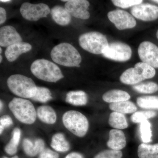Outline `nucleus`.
Returning a JSON list of instances; mask_svg holds the SVG:
<instances>
[{
    "instance_id": "1",
    "label": "nucleus",
    "mask_w": 158,
    "mask_h": 158,
    "mask_svg": "<svg viewBox=\"0 0 158 158\" xmlns=\"http://www.w3.org/2000/svg\"><path fill=\"white\" fill-rule=\"evenodd\" d=\"M53 61L66 67L79 66L82 58L78 51L72 44L62 43L54 47L51 52Z\"/></svg>"
},
{
    "instance_id": "2",
    "label": "nucleus",
    "mask_w": 158,
    "mask_h": 158,
    "mask_svg": "<svg viewBox=\"0 0 158 158\" xmlns=\"http://www.w3.org/2000/svg\"><path fill=\"white\" fill-rule=\"evenodd\" d=\"M31 70L36 77L45 81L55 83L64 77L58 65L45 59L34 61L31 64Z\"/></svg>"
},
{
    "instance_id": "3",
    "label": "nucleus",
    "mask_w": 158,
    "mask_h": 158,
    "mask_svg": "<svg viewBox=\"0 0 158 158\" xmlns=\"http://www.w3.org/2000/svg\"><path fill=\"white\" fill-rule=\"evenodd\" d=\"M7 85L12 93L23 98H32L37 92V87L33 80L22 75L11 76Z\"/></svg>"
},
{
    "instance_id": "4",
    "label": "nucleus",
    "mask_w": 158,
    "mask_h": 158,
    "mask_svg": "<svg viewBox=\"0 0 158 158\" xmlns=\"http://www.w3.org/2000/svg\"><path fill=\"white\" fill-rule=\"evenodd\" d=\"M9 107L15 117L21 122L31 124L36 120L37 112L30 101L15 98L10 102Z\"/></svg>"
},
{
    "instance_id": "5",
    "label": "nucleus",
    "mask_w": 158,
    "mask_h": 158,
    "mask_svg": "<svg viewBox=\"0 0 158 158\" xmlns=\"http://www.w3.org/2000/svg\"><path fill=\"white\" fill-rule=\"evenodd\" d=\"M156 72L153 67L143 62H139L134 68L128 69L120 77L122 83L127 85L138 84L145 79L152 78Z\"/></svg>"
},
{
    "instance_id": "6",
    "label": "nucleus",
    "mask_w": 158,
    "mask_h": 158,
    "mask_svg": "<svg viewBox=\"0 0 158 158\" xmlns=\"http://www.w3.org/2000/svg\"><path fill=\"white\" fill-rule=\"evenodd\" d=\"M79 43L82 48L95 55L103 54L109 44L106 36L98 32L82 34L79 37Z\"/></svg>"
},
{
    "instance_id": "7",
    "label": "nucleus",
    "mask_w": 158,
    "mask_h": 158,
    "mask_svg": "<svg viewBox=\"0 0 158 158\" xmlns=\"http://www.w3.org/2000/svg\"><path fill=\"white\" fill-rule=\"evenodd\" d=\"M62 122L66 128L76 136L83 137L87 134L89 123L85 115L74 110L67 111L62 117Z\"/></svg>"
},
{
    "instance_id": "8",
    "label": "nucleus",
    "mask_w": 158,
    "mask_h": 158,
    "mask_svg": "<svg viewBox=\"0 0 158 158\" xmlns=\"http://www.w3.org/2000/svg\"><path fill=\"white\" fill-rule=\"evenodd\" d=\"M20 12L25 19L36 21L42 18L46 17L51 13V10L49 6L44 3L33 4L25 2L21 6Z\"/></svg>"
},
{
    "instance_id": "9",
    "label": "nucleus",
    "mask_w": 158,
    "mask_h": 158,
    "mask_svg": "<svg viewBox=\"0 0 158 158\" xmlns=\"http://www.w3.org/2000/svg\"><path fill=\"white\" fill-rule=\"evenodd\" d=\"M103 56L108 59L118 62H125L132 56L131 47L123 43L114 42L109 44Z\"/></svg>"
},
{
    "instance_id": "10",
    "label": "nucleus",
    "mask_w": 158,
    "mask_h": 158,
    "mask_svg": "<svg viewBox=\"0 0 158 158\" xmlns=\"http://www.w3.org/2000/svg\"><path fill=\"white\" fill-rule=\"evenodd\" d=\"M108 17L111 22L119 30L133 28L136 25V21L131 15L121 9L110 11Z\"/></svg>"
},
{
    "instance_id": "11",
    "label": "nucleus",
    "mask_w": 158,
    "mask_h": 158,
    "mask_svg": "<svg viewBox=\"0 0 158 158\" xmlns=\"http://www.w3.org/2000/svg\"><path fill=\"white\" fill-rule=\"evenodd\" d=\"M138 53L142 62L154 68H158V47L154 44L148 41L141 43Z\"/></svg>"
},
{
    "instance_id": "12",
    "label": "nucleus",
    "mask_w": 158,
    "mask_h": 158,
    "mask_svg": "<svg viewBox=\"0 0 158 158\" xmlns=\"http://www.w3.org/2000/svg\"><path fill=\"white\" fill-rule=\"evenodd\" d=\"M131 12L136 18L144 21H151L158 18V6L148 3L133 6Z\"/></svg>"
},
{
    "instance_id": "13",
    "label": "nucleus",
    "mask_w": 158,
    "mask_h": 158,
    "mask_svg": "<svg viewBox=\"0 0 158 158\" xmlns=\"http://www.w3.org/2000/svg\"><path fill=\"white\" fill-rule=\"evenodd\" d=\"M65 8L71 16L82 19H87L90 16L88 11L90 6L89 2L86 0L66 1Z\"/></svg>"
},
{
    "instance_id": "14",
    "label": "nucleus",
    "mask_w": 158,
    "mask_h": 158,
    "mask_svg": "<svg viewBox=\"0 0 158 158\" xmlns=\"http://www.w3.org/2000/svg\"><path fill=\"white\" fill-rule=\"evenodd\" d=\"M23 40L20 34L14 27L6 26L0 29V45L8 47L17 43L22 42Z\"/></svg>"
},
{
    "instance_id": "15",
    "label": "nucleus",
    "mask_w": 158,
    "mask_h": 158,
    "mask_svg": "<svg viewBox=\"0 0 158 158\" xmlns=\"http://www.w3.org/2000/svg\"><path fill=\"white\" fill-rule=\"evenodd\" d=\"M32 48L31 44L28 43L23 41L17 43L6 48L5 56L9 62H14L21 55L31 51Z\"/></svg>"
},
{
    "instance_id": "16",
    "label": "nucleus",
    "mask_w": 158,
    "mask_h": 158,
    "mask_svg": "<svg viewBox=\"0 0 158 158\" xmlns=\"http://www.w3.org/2000/svg\"><path fill=\"white\" fill-rule=\"evenodd\" d=\"M126 138L124 133L118 129H112L109 133L108 147L115 150L120 151L126 145Z\"/></svg>"
},
{
    "instance_id": "17",
    "label": "nucleus",
    "mask_w": 158,
    "mask_h": 158,
    "mask_svg": "<svg viewBox=\"0 0 158 158\" xmlns=\"http://www.w3.org/2000/svg\"><path fill=\"white\" fill-rule=\"evenodd\" d=\"M50 13L53 19L59 25L66 26L70 22L71 15L66 9L62 6H54L51 9Z\"/></svg>"
},
{
    "instance_id": "18",
    "label": "nucleus",
    "mask_w": 158,
    "mask_h": 158,
    "mask_svg": "<svg viewBox=\"0 0 158 158\" xmlns=\"http://www.w3.org/2000/svg\"><path fill=\"white\" fill-rule=\"evenodd\" d=\"M23 146L26 154L33 157L40 153L44 149V143L42 139H38L33 144L31 140L26 138L23 141Z\"/></svg>"
},
{
    "instance_id": "19",
    "label": "nucleus",
    "mask_w": 158,
    "mask_h": 158,
    "mask_svg": "<svg viewBox=\"0 0 158 158\" xmlns=\"http://www.w3.org/2000/svg\"><path fill=\"white\" fill-rule=\"evenodd\" d=\"M131 98L127 92L120 90H113L108 91L103 95L102 99L106 102L117 103L126 101Z\"/></svg>"
},
{
    "instance_id": "20",
    "label": "nucleus",
    "mask_w": 158,
    "mask_h": 158,
    "mask_svg": "<svg viewBox=\"0 0 158 158\" xmlns=\"http://www.w3.org/2000/svg\"><path fill=\"white\" fill-rule=\"evenodd\" d=\"M37 115L43 122L49 124H52L56 120V115L53 109L49 106H43L37 109Z\"/></svg>"
},
{
    "instance_id": "21",
    "label": "nucleus",
    "mask_w": 158,
    "mask_h": 158,
    "mask_svg": "<svg viewBox=\"0 0 158 158\" xmlns=\"http://www.w3.org/2000/svg\"><path fill=\"white\" fill-rule=\"evenodd\" d=\"M65 101L74 106H85L88 102V96L82 90L71 91L66 94Z\"/></svg>"
},
{
    "instance_id": "22",
    "label": "nucleus",
    "mask_w": 158,
    "mask_h": 158,
    "mask_svg": "<svg viewBox=\"0 0 158 158\" xmlns=\"http://www.w3.org/2000/svg\"><path fill=\"white\" fill-rule=\"evenodd\" d=\"M138 154L139 158H158V143L141 144L138 146Z\"/></svg>"
},
{
    "instance_id": "23",
    "label": "nucleus",
    "mask_w": 158,
    "mask_h": 158,
    "mask_svg": "<svg viewBox=\"0 0 158 158\" xmlns=\"http://www.w3.org/2000/svg\"><path fill=\"white\" fill-rule=\"evenodd\" d=\"M109 107L114 112L123 114L135 113L137 110L135 104L129 101L111 103Z\"/></svg>"
},
{
    "instance_id": "24",
    "label": "nucleus",
    "mask_w": 158,
    "mask_h": 158,
    "mask_svg": "<svg viewBox=\"0 0 158 158\" xmlns=\"http://www.w3.org/2000/svg\"><path fill=\"white\" fill-rule=\"evenodd\" d=\"M109 123L111 127L117 129H124L128 127L127 118L124 114L114 112L110 114Z\"/></svg>"
},
{
    "instance_id": "25",
    "label": "nucleus",
    "mask_w": 158,
    "mask_h": 158,
    "mask_svg": "<svg viewBox=\"0 0 158 158\" xmlns=\"http://www.w3.org/2000/svg\"><path fill=\"white\" fill-rule=\"evenodd\" d=\"M51 147L56 151L65 152L70 148L69 143L65 136L61 133H58L53 136L51 143Z\"/></svg>"
},
{
    "instance_id": "26",
    "label": "nucleus",
    "mask_w": 158,
    "mask_h": 158,
    "mask_svg": "<svg viewBox=\"0 0 158 158\" xmlns=\"http://www.w3.org/2000/svg\"><path fill=\"white\" fill-rule=\"evenodd\" d=\"M20 137V130L18 128H16L12 132L11 140L5 147V151L7 154L10 155H13L16 153Z\"/></svg>"
},
{
    "instance_id": "27",
    "label": "nucleus",
    "mask_w": 158,
    "mask_h": 158,
    "mask_svg": "<svg viewBox=\"0 0 158 158\" xmlns=\"http://www.w3.org/2000/svg\"><path fill=\"white\" fill-rule=\"evenodd\" d=\"M137 102L138 106L141 108L158 110V96L140 97L137 98Z\"/></svg>"
},
{
    "instance_id": "28",
    "label": "nucleus",
    "mask_w": 158,
    "mask_h": 158,
    "mask_svg": "<svg viewBox=\"0 0 158 158\" xmlns=\"http://www.w3.org/2000/svg\"><path fill=\"white\" fill-rule=\"evenodd\" d=\"M133 89L138 93L152 94L158 90V85L153 82H147L134 85Z\"/></svg>"
},
{
    "instance_id": "29",
    "label": "nucleus",
    "mask_w": 158,
    "mask_h": 158,
    "mask_svg": "<svg viewBox=\"0 0 158 158\" xmlns=\"http://www.w3.org/2000/svg\"><path fill=\"white\" fill-rule=\"evenodd\" d=\"M157 113L152 111H141L135 112L131 116V120L135 123L146 121L156 116Z\"/></svg>"
},
{
    "instance_id": "30",
    "label": "nucleus",
    "mask_w": 158,
    "mask_h": 158,
    "mask_svg": "<svg viewBox=\"0 0 158 158\" xmlns=\"http://www.w3.org/2000/svg\"><path fill=\"white\" fill-rule=\"evenodd\" d=\"M140 134L141 140L144 143L152 141V131L151 130V125L148 120H146L141 123L140 126Z\"/></svg>"
},
{
    "instance_id": "31",
    "label": "nucleus",
    "mask_w": 158,
    "mask_h": 158,
    "mask_svg": "<svg viewBox=\"0 0 158 158\" xmlns=\"http://www.w3.org/2000/svg\"><path fill=\"white\" fill-rule=\"evenodd\" d=\"M35 101L45 103L52 99V93L48 88L37 87V92L34 97L31 98Z\"/></svg>"
},
{
    "instance_id": "32",
    "label": "nucleus",
    "mask_w": 158,
    "mask_h": 158,
    "mask_svg": "<svg viewBox=\"0 0 158 158\" xmlns=\"http://www.w3.org/2000/svg\"><path fill=\"white\" fill-rule=\"evenodd\" d=\"M112 2L115 6L123 9H126L141 4L143 1L142 0H113Z\"/></svg>"
},
{
    "instance_id": "33",
    "label": "nucleus",
    "mask_w": 158,
    "mask_h": 158,
    "mask_svg": "<svg viewBox=\"0 0 158 158\" xmlns=\"http://www.w3.org/2000/svg\"><path fill=\"white\" fill-rule=\"evenodd\" d=\"M122 156L120 151L107 150L99 153L94 158H121Z\"/></svg>"
},
{
    "instance_id": "34",
    "label": "nucleus",
    "mask_w": 158,
    "mask_h": 158,
    "mask_svg": "<svg viewBox=\"0 0 158 158\" xmlns=\"http://www.w3.org/2000/svg\"><path fill=\"white\" fill-rule=\"evenodd\" d=\"M13 123L12 119L8 115H4L0 118V134L2 133L3 131L6 127L11 126Z\"/></svg>"
},
{
    "instance_id": "35",
    "label": "nucleus",
    "mask_w": 158,
    "mask_h": 158,
    "mask_svg": "<svg viewBox=\"0 0 158 158\" xmlns=\"http://www.w3.org/2000/svg\"><path fill=\"white\" fill-rule=\"evenodd\" d=\"M38 158H59V155L53 151L45 148L39 154Z\"/></svg>"
},
{
    "instance_id": "36",
    "label": "nucleus",
    "mask_w": 158,
    "mask_h": 158,
    "mask_svg": "<svg viewBox=\"0 0 158 158\" xmlns=\"http://www.w3.org/2000/svg\"><path fill=\"white\" fill-rule=\"evenodd\" d=\"M6 10L2 7L0 8V24L2 25L6 22Z\"/></svg>"
},
{
    "instance_id": "37",
    "label": "nucleus",
    "mask_w": 158,
    "mask_h": 158,
    "mask_svg": "<svg viewBox=\"0 0 158 158\" xmlns=\"http://www.w3.org/2000/svg\"><path fill=\"white\" fill-rule=\"evenodd\" d=\"M65 158H84L82 155L77 152H72L69 154Z\"/></svg>"
},
{
    "instance_id": "38",
    "label": "nucleus",
    "mask_w": 158,
    "mask_h": 158,
    "mask_svg": "<svg viewBox=\"0 0 158 158\" xmlns=\"http://www.w3.org/2000/svg\"><path fill=\"white\" fill-rule=\"evenodd\" d=\"M11 2V1H10V0H1V2Z\"/></svg>"
},
{
    "instance_id": "39",
    "label": "nucleus",
    "mask_w": 158,
    "mask_h": 158,
    "mask_svg": "<svg viewBox=\"0 0 158 158\" xmlns=\"http://www.w3.org/2000/svg\"><path fill=\"white\" fill-rule=\"evenodd\" d=\"M1 103H0V105H1V107H0V109H1V111L2 110V109L3 107V103L2 102V101H1Z\"/></svg>"
},
{
    "instance_id": "40",
    "label": "nucleus",
    "mask_w": 158,
    "mask_h": 158,
    "mask_svg": "<svg viewBox=\"0 0 158 158\" xmlns=\"http://www.w3.org/2000/svg\"><path fill=\"white\" fill-rule=\"evenodd\" d=\"M2 158H19L18 157V156H15L13 157L12 158H8L7 157H3Z\"/></svg>"
},
{
    "instance_id": "41",
    "label": "nucleus",
    "mask_w": 158,
    "mask_h": 158,
    "mask_svg": "<svg viewBox=\"0 0 158 158\" xmlns=\"http://www.w3.org/2000/svg\"><path fill=\"white\" fill-rule=\"evenodd\" d=\"M2 55L0 56V62H2Z\"/></svg>"
},
{
    "instance_id": "42",
    "label": "nucleus",
    "mask_w": 158,
    "mask_h": 158,
    "mask_svg": "<svg viewBox=\"0 0 158 158\" xmlns=\"http://www.w3.org/2000/svg\"><path fill=\"white\" fill-rule=\"evenodd\" d=\"M152 2H156V3H158V0H153V1H152Z\"/></svg>"
},
{
    "instance_id": "43",
    "label": "nucleus",
    "mask_w": 158,
    "mask_h": 158,
    "mask_svg": "<svg viewBox=\"0 0 158 158\" xmlns=\"http://www.w3.org/2000/svg\"><path fill=\"white\" fill-rule=\"evenodd\" d=\"M156 37H157V39H158V30L157 31Z\"/></svg>"
},
{
    "instance_id": "44",
    "label": "nucleus",
    "mask_w": 158,
    "mask_h": 158,
    "mask_svg": "<svg viewBox=\"0 0 158 158\" xmlns=\"http://www.w3.org/2000/svg\"><path fill=\"white\" fill-rule=\"evenodd\" d=\"M0 52H1V53H2V48H0Z\"/></svg>"
}]
</instances>
